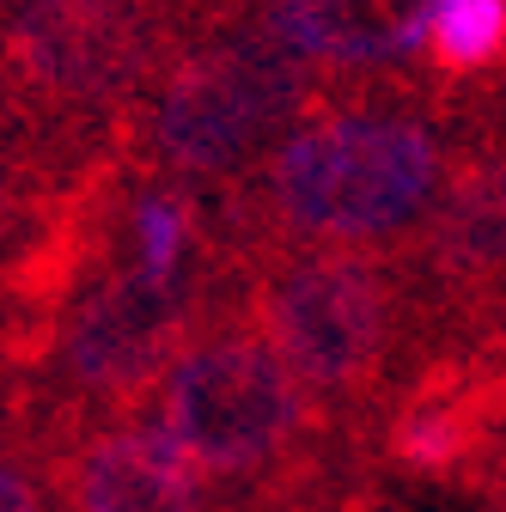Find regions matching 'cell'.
<instances>
[{
    "instance_id": "6da1fadb",
    "label": "cell",
    "mask_w": 506,
    "mask_h": 512,
    "mask_svg": "<svg viewBox=\"0 0 506 512\" xmlns=\"http://www.w3.org/2000/svg\"><path fill=\"white\" fill-rule=\"evenodd\" d=\"M250 317L360 458L378 409L421 360H433L409 263H385L372 250L311 244L263 256L250 275Z\"/></svg>"
},
{
    "instance_id": "7a4b0ae2",
    "label": "cell",
    "mask_w": 506,
    "mask_h": 512,
    "mask_svg": "<svg viewBox=\"0 0 506 512\" xmlns=\"http://www.w3.org/2000/svg\"><path fill=\"white\" fill-rule=\"evenodd\" d=\"M159 421L202 482H226V512H275L299 488L360 458L305 397L257 324H208L159 384ZM366 464V458H360Z\"/></svg>"
},
{
    "instance_id": "3957f363",
    "label": "cell",
    "mask_w": 506,
    "mask_h": 512,
    "mask_svg": "<svg viewBox=\"0 0 506 512\" xmlns=\"http://www.w3.org/2000/svg\"><path fill=\"white\" fill-rule=\"evenodd\" d=\"M446 116H464L458 92L433 116L409 104H336L293 122L263 171L269 214L293 238L336 250H378L421 232L458 165Z\"/></svg>"
},
{
    "instance_id": "277c9868",
    "label": "cell",
    "mask_w": 506,
    "mask_h": 512,
    "mask_svg": "<svg viewBox=\"0 0 506 512\" xmlns=\"http://www.w3.org/2000/svg\"><path fill=\"white\" fill-rule=\"evenodd\" d=\"M311 104V61H299L263 19H244L226 37L183 49L153 98L147 147L165 171L226 177L257 159L269 135Z\"/></svg>"
},
{
    "instance_id": "5b68a950",
    "label": "cell",
    "mask_w": 506,
    "mask_h": 512,
    "mask_svg": "<svg viewBox=\"0 0 506 512\" xmlns=\"http://www.w3.org/2000/svg\"><path fill=\"white\" fill-rule=\"evenodd\" d=\"M159 0H7L0 61L49 110H116L159 68Z\"/></svg>"
},
{
    "instance_id": "8992f818",
    "label": "cell",
    "mask_w": 506,
    "mask_h": 512,
    "mask_svg": "<svg viewBox=\"0 0 506 512\" xmlns=\"http://www.w3.org/2000/svg\"><path fill=\"white\" fill-rule=\"evenodd\" d=\"M61 512H220L159 415H122L49 445Z\"/></svg>"
},
{
    "instance_id": "52a82bcc",
    "label": "cell",
    "mask_w": 506,
    "mask_h": 512,
    "mask_svg": "<svg viewBox=\"0 0 506 512\" xmlns=\"http://www.w3.org/2000/svg\"><path fill=\"white\" fill-rule=\"evenodd\" d=\"M439 0H257V19L311 68H403L427 49Z\"/></svg>"
},
{
    "instance_id": "ba28073f",
    "label": "cell",
    "mask_w": 506,
    "mask_h": 512,
    "mask_svg": "<svg viewBox=\"0 0 506 512\" xmlns=\"http://www.w3.org/2000/svg\"><path fill=\"white\" fill-rule=\"evenodd\" d=\"M421 61L439 80V92L500 86L506 80V0H439Z\"/></svg>"
},
{
    "instance_id": "9c48e42d",
    "label": "cell",
    "mask_w": 506,
    "mask_h": 512,
    "mask_svg": "<svg viewBox=\"0 0 506 512\" xmlns=\"http://www.w3.org/2000/svg\"><path fill=\"white\" fill-rule=\"evenodd\" d=\"M61 202H68V196H49V189H43V171L25 159V153H0V256H7V269H0V281H7L19 263H25V256H31V244L43 238H25V226L37 220H49Z\"/></svg>"
},
{
    "instance_id": "30bf717a",
    "label": "cell",
    "mask_w": 506,
    "mask_h": 512,
    "mask_svg": "<svg viewBox=\"0 0 506 512\" xmlns=\"http://www.w3.org/2000/svg\"><path fill=\"white\" fill-rule=\"evenodd\" d=\"M43 445L13 427L0 439V512H49V488H43Z\"/></svg>"
},
{
    "instance_id": "8fae6325",
    "label": "cell",
    "mask_w": 506,
    "mask_h": 512,
    "mask_svg": "<svg viewBox=\"0 0 506 512\" xmlns=\"http://www.w3.org/2000/svg\"><path fill=\"white\" fill-rule=\"evenodd\" d=\"M476 494H482V506H488V512H506V439H500V452L488 458V470H482Z\"/></svg>"
}]
</instances>
